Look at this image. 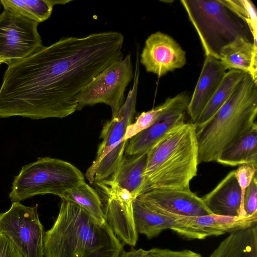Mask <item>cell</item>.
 I'll use <instances>...</instances> for the list:
<instances>
[{"label": "cell", "mask_w": 257, "mask_h": 257, "mask_svg": "<svg viewBox=\"0 0 257 257\" xmlns=\"http://www.w3.org/2000/svg\"><path fill=\"white\" fill-rule=\"evenodd\" d=\"M140 62L147 72L160 77L182 68L186 63V52L170 36L158 31L146 39Z\"/></svg>", "instance_id": "4fadbf2b"}, {"label": "cell", "mask_w": 257, "mask_h": 257, "mask_svg": "<svg viewBox=\"0 0 257 257\" xmlns=\"http://www.w3.org/2000/svg\"><path fill=\"white\" fill-rule=\"evenodd\" d=\"M139 75L137 55L132 89L117 113L104 125L100 136L102 141L99 146L95 160L86 171L85 176L91 184L105 180L111 176L123 157L128 144V140H123L124 136L136 112Z\"/></svg>", "instance_id": "52a82bcc"}, {"label": "cell", "mask_w": 257, "mask_h": 257, "mask_svg": "<svg viewBox=\"0 0 257 257\" xmlns=\"http://www.w3.org/2000/svg\"><path fill=\"white\" fill-rule=\"evenodd\" d=\"M196 129L193 123L177 126L148 151L144 192L190 188L199 164Z\"/></svg>", "instance_id": "3957f363"}, {"label": "cell", "mask_w": 257, "mask_h": 257, "mask_svg": "<svg viewBox=\"0 0 257 257\" xmlns=\"http://www.w3.org/2000/svg\"><path fill=\"white\" fill-rule=\"evenodd\" d=\"M3 63L2 62H0V66L1 65V64Z\"/></svg>", "instance_id": "836d02e7"}, {"label": "cell", "mask_w": 257, "mask_h": 257, "mask_svg": "<svg viewBox=\"0 0 257 257\" xmlns=\"http://www.w3.org/2000/svg\"><path fill=\"white\" fill-rule=\"evenodd\" d=\"M226 72L220 60L205 56L199 78L187 107V112L191 123H195Z\"/></svg>", "instance_id": "2e32d148"}, {"label": "cell", "mask_w": 257, "mask_h": 257, "mask_svg": "<svg viewBox=\"0 0 257 257\" xmlns=\"http://www.w3.org/2000/svg\"><path fill=\"white\" fill-rule=\"evenodd\" d=\"M190 97L184 91L172 97L168 106L148 128L132 137L125 149V154L136 155L148 152L168 132L185 123Z\"/></svg>", "instance_id": "5bb4252c"}, {"label": "cell", "mask_w": 257, "mask_h": 257, "mask_svg": "<svg viewBox=\"0 0 257 257\" xmlns=\"http://www.w3.org/2000/svg\"><path fill=\"white\" fill-rule=\"evenodd\" d=\"M172 100V97H168L163 103L156 107L148 111L143 112L137 118L135 122L131 123L127 126L123 140H128L150 127L171 103Z\"/></svg>", "instance_id": "4316f807"}, {"label": "cell", "mask_w": 257, "mask_h": 257, "mask_svg": "<svg viewBox=\"0 0 257 257\" xmlns=\"http://www.w3.org/2000/svg\"><path fill=\"white\" fill-rule=\"evenodd\" d=\"M148 152L136 155L125 154L107 182L127 191L134 199L144 191L146 180L145 172Z\"/></svg>", "instance_id": "ac0fdd59"}, {"label": "cell", "mask_w": 257, "mask_h": 257, "mask_svg": "<svg viewBox=\"0 0 257 257\" xmlns=\"http://www.w3.org/2000/svg\"><path fill=\"white\" fill-rule=\"evenodd\" d=\"M242 208L246 217L257 216L256 174L245 190L242 200Z\"/></svg>", "instance_id": "83f0119b"}, {"label": "cell", "mask_w": 257, "mask_h": 257, "mask_svg": "<svg viewBox=\"0 0 257 257\" xmlns=\"http://www.w3.org/2000/svg\"><path fill=\"white\" fill-rule=\"evenodd\" d=\"M209 257H257L256 225L229 233Z\"/></svg>", "instance_id": "44dd1931"}, {"label": "cell", "mask_w": 257, "mask_h": 257, "mask_svg": "<svg viewBox=\"0 0 257 257\" xmlns=\"http://www.w3.org/2000/svg\"><path fill=\"white\" fill-rule=\"evenodd\" d=\"M71 0H0L5 10L21 15L38 23L47 20L53 6L64 5Z\"/></svg>", "instance_id": "cb8c5ba5"}, {"label": "cell", "mask_w": 257, "mask_h": 257, "mask_svg": "<svg viewBox=\"0 0 257 257\" xmlns=\"http://www.w3.org/2000/svg\"><path fill=\"white\" fill-rule=\"evenodd\" d=\"M95 183L104 194L105 221L118 238L135 246L138 238L133 215L135 199L127 191L109 184L106 179Z\"/></svg>", "instance_id": "8fae6325"}, {"label": "cell", "mask_w": 257, "mask_h": 257, "mask_svg": "<svg viewBox=\"0 0 257 257\" xmlns=\"http://www.w3.org/2000/svg\"><path fill=\"white\" fill-rule=\"evenodd\" d=\"M147 250L142 248L126 252L122 250L119 257H145Z\"/></svg>", "instance_id": "1f68e13d"}, {"label": "cell", "mask_w": 257, "mask_h": 257, "mask_svg": "<svg viewBox=\"0 0 257 257\" xmlns=\"http://www.w3.org/2000/svg\"><path fill=\"white\" fill-rule=\"evenodd\" d=\"M84 181L83 174L71 163L48 157L39 158L22 167L15 177L9 198L12 202L46 194L61 198L65 192Z\"/></svg>", "instance_id": "8992f818"}, {"label": "cell", "mask_w": 257, "mask_h": 257, "mask_svg": "<svg viewBox=\"0 0 257 257\" xmlns=\"http://www.w3.org/2000/svg\"><path fill=\"white\" fill-rule=\"evenodd\" d=\"M33 207L13 202L10 208L0 213V233L8 236L23 257H45L43 226Z\"/></svg>", "instance_id": "ba28073f"}, {"label": "cell", "mask_w": 257, "mask_h": 257, "mask_svg": "<svg viewBox=\"0 0 257 257\" xmlns=\"http://www.w3.org/2000/svg\"><path fill=\"white\" fill-rule=\"evenodd\" d=\"M245 74L234 69L226 72L215 92L195 122L196 128L206 124L215 115L229 98Z\"/></svg>", "instance_id": "603a6c76"}, {"label": "cell", "mask_w": 257, "mask_h": 257, "mask_svg": "<svg viewBox=\"0 0 257 257\" xmlns=\"http://www.w3.org/2000/svg\"><path fill=\"white\" fill-rule=\"evenodd\" d=\"M0 257H23L14 243L8 236L1 233Z\"/></svg>", "instance_id": "4dcf8cb0"}, {"label": "cell", "mask_w": 257, "mask_h": 257, "mask_svg": "<svg viewBox=\"0 0 257 257\" xmlns=\"http://www.w3.org/2000/svg\"><path fill=\"white\" fill-rule=\"evenodd\" d=\"M180 2L198 35L205 56L220 60L222 47L238 36L249 37L246 25L221 0Z\"/></svg>", "instance_id": "5b68a950"}, {"label": "cell", "mask_w": 257, "mask_h": 257, "mask_svg": "<svg viewBox=\"0 0 257 257\" xmlns=\"http://www.w3.org/2000/svg\"><path fill=\"white\" fill-rule=\"evenodd\" d=\"M45 257H119L123 246L106 221L62 200L52 227L45 232Z\"/></svg>", "instance_id": "7a4b0ae2"}, {"label": "cell", "mask_w": 257, "mask_h": 257, "mask_svg": "<svg viewBox=\"0 0 257 257\" xmlns=\"http://www.w3.org/2000/svg\"><path fill=\"white\" fill-rule=\"evenodd\" d=\"M201 198L212 214L248 218L243 214L241 191L234 170L230 172L211 192Z\"/></svg>", "instance_id": "e0dca14e"}, {"label": "cell", "mask_w": 257, "mask_h": 257, "mask_svg": "<svg viewBox=\"0 0 257 257\" xmlns=\"http://www.w3.org/2000/svg\"><path fill=\"white\" fill-rule=\"evenodd\" d=\"M256 171L257 165L253 164L240 165L234 170V175L241 191L242 204L245 190L256 174Z\"/></svg>", "instance_id": "f1b7e54d"}, {"label": "cell", "mask_w": 257, "mask_h": 257, "mask_svg": "<svg viewBox=\"0 0 257 257\" xmlns=\"http://www.w3.org/2000/svg\"><path fill=\"white\" fill-rule=\"evenodd\" d=\"M133 77L130 54L105 69L79 93L77 110L103 103L111 107L112 116H114L124 102V91Z\"/></svg>", "instance_id": "9c48e42d"}, {"label": "cell", "mask_w": 257, "mask_h": 257, "mask_svg": "<svg viewBox=\"0 0 257 257\" xmlns=\"http://www.w3.org/2000/svg\"><path fill=\"white\" fill-rule=\"evenodd\" d=\"M136 199L161 214L175 218L212 214L202 198L190 188L151 190L142 193Z\"/></svg>", "instance_id": "7c38bea8"}, {"label": "cell", "mask_w": 257, "mask_h": 257, "mask_svg": "<svg viewBox=\"0 0 257 257\" xmlns=\"http://www.w3.org/2000/svg\"><path fill=\"white\" fill-rule=\"evenodd\" d=\"M117 32L63 37L8 65L0 88V117L33 119L73 113L76 97L99 73L123 58Z\"/></svg>", "instance_id": "6da1fadb"}, {"label": "cell", "mask_w": 257, "mask_h": 257, "mask_svg": "<svg viewBox=\"0 0 257 257\" xmlns=\"http://www.w3.org/2000/svg\"><path fill=\"white\" fill-rule=\"evenodd\" d=\"M145 257H202L190 249L173 250L168 248H153L147 250Z\"/></svg>", "instance_id": "f546056e"}, {"label": "cell", "mask_w": 257, "mask_h": 257, "mask_svg": "<svg viewBox=\"0 0 257 257\" xmlns=\"http://www.w3.org/2000/svg\"><path fill=\"white\" fill-rule=\"evenodd\" d=\"M216 162L231 166L257 165L256 123L227 145L219 154Z\"/></svg>", "instance_id": "ffe728a7"}, {"label": "cell", "mask_w": 257, "mask_h": 257, "mask_svg": "<svg viewBox=\"0 0 257 257\" xmlns=\"http://www.w3.org/2000/svg\"><path fill=\"white\" fill-rule=\"evenodd\" d=\"M61 198L82 207L99 222L105 221L99 195L85 181L65 192Z\"/></svg>", "instance_id": "d4e9b609"}, {"label": "cell", "mask_w": 257, "mask_h": 257, "mask_svg": "<svg viewBox=\"0 0 257 257\" xmlns=\"http://www.w3.org/2000/svg\"><path fill=\"white\" fill-rule=\"evenodd\" d=\"M0 62H2L3 63H5V61L4 60L0 58Z\"/></svg>", "instance_id": "d6a6232c"}, {"label": "cell", "mask_w": 257, "mask_h": 257, "mask_svg": "<svg viewBox=\"0 0 257 257\" xmlns=\"http://www.w3.org/2000/svg\"><path fill=\"white\" fill-rule=\"evenodd\" d=\"M0 4H1V3H0Z\"/></svg>", "instance_id": "e575fe53"}, {"label": "cell", "mask_w": 257, "mask_h": 257, "mask_svg": "<svg viewBox=\"0 0 257 257\" xmlns=\"http://www.w3.org/2000/svg\"><path fill=\"white\" fill-rule=\"evenodd\" d=\"M226 70H237L249 75L257 83V45L249 38L240 36L219 52Z\"/></svg>", "instance_id": "d6986e66"}, {"label": "cell", "mask_w": 257, "mask_h": 257, "mask_svg": "<svg viewBox=\"0 0 257 257\" xmlns=\"http://www.w3.org/2000/svg\"><path fill=\"white\" fill-rule=\"evenodd\" d=\"M133 209L137 232L149 239L157 237L164 230L171 229L176 222V218L161 214L137 199L133 202Z\"/></svg>", "instance_id": "7402d4cb"}, {"label": "cell", "mask_w": 257, "mask_h": 257, "mask_svg": "<svg viewBox=\"0 0 257 257\" xmlns=\"http://www.w3.org/2000/svg\"><path fill=\"white\" fill-rule=\"evenodd\" d=\"M256 114L257 83L246 73L215 115L197 128L198 163L216 161L227 145L256 123Z\"/></svg>", "instance_id": "277c9868"}, {"label": "cell", "mask_w": 257, "mask_h": 257, "mask_svg": "<svg viewBox=\"0 0 257 257\" xmlns=\"http://www.w3.org/2000/svg\"><path fill=\"white\" fill-rule=\"evenodd\" d=\"M221 2L246 25L257 45V12L249 0H221Z\"/></svg>", "instance_id": "484cf974"}, {"label": "cell", "mask_w": 257, "mask_h": 257, "mask_svg": "<svg viewBox=\"0 0 257 257\" xmlns=\"http://www.w3.org/2000/svg\"><path fill=\"white\" fill-rule=\"evenodd\" d=\"M176 220L175 225L171 230L188 240L218 236L254 226L257 223V217H233L213 214L179 217Z\"/></svg>", "instance_id": "9a60e30c"}, {"label": "cell", "mask_w": 257, "mask_h": 257, "mask_svg": "<svg viewBox=\"0 0 257 257\" xmlns=\"http://www.w3.org/2000/svg\"><path fill=\"white\" fill-rule=\"evenodd\" d=\"M39 24L7 10L0 14V58L6 64L25 59L43 46Z\"/></svg>", "instance_id": "30bf717a"}]
</instances>
